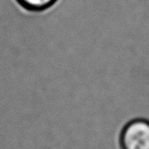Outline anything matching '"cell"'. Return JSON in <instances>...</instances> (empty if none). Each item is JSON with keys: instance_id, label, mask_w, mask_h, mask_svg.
<instances>
[{"instance_id": "obj_2", "label": "cell", "mask_w": 149, "mask_h": 149, "mask_svg": "<svg viewBox=\"0 0 149 149\" xmlns=\"http://www.w3.org/2000/svg\"><path fill=\"white\" fill-rule=\"evenodd\" d=\"M27 10L32 12H41L50 8L58 0H17Z\"/></svg>"}, {"instance_id": "obj_1", "label": "cell", "mask_w": 149, "mask_h": 149, "mask_svg": "<svg viewBox=\"0 0 149 149\" xmlns=\"http://www.w3.org/2000/svg\"><path fill=\"white\" fill-rule=\"evenodd\" d=\"M121 149H149V120L137 118L129 121L120 134Z\"/></svg>"}]
</instances>
